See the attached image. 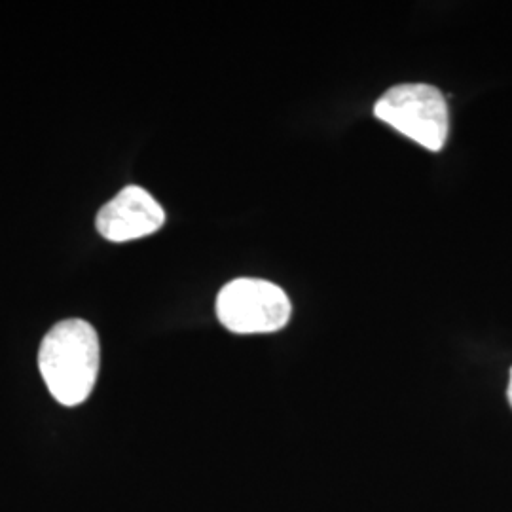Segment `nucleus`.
I'll list each match as a JSON object with an SVG mask.
<instances>
[{"label": "nucleus", "mask_w": 512, "mask_h": 512, "mask_svg": "<svg viewBox=\"0 0 512 512\" xmlns=\"http://www.w3.org/2000/svg\"><path fill=\"white\" fill-rule=\"evenodd\" d=\"M101 363L99 336L84 319L57 323L44 336L38 368L55 401L78 406L92 395Z\"/></svg>", "instance_id": "obj_1"}, {"label": "nucleus", "mask_w": 512, "mask_h": 512, "mask_svg": "<svg viewBox=\"0 0 512 512\" xmlns=\"http://www.w3.org/2000/svg\"><path fill=\"white\" fill-rule=\"evenodd\" d=\"M164 222V207L145 188L131 184L99 209L95 228L103 238L124 243L147 238L158 232Z\"/></svg>", "instance_id": "obj_4"}, {"label": "nucleus", "mask_w": 512, "mask_h": 512, "mask_svg": "<svg viewBox=\"0 0 512 512\" xmlns=\"http://www.w3.org/2000/svg\"><path fill=\"white\" fill-rule=\"evenodd\" d=\"M374 116L420 147L439 152L446 145L450 114L444 95L431 84H399L376 101Z\"/></svg>", "instance_id": "obj_2"}, {"label": "nucleus", "mask_w": 512, "mask_h": 512, "mask_svg": "<svg viewBox=\"0 0 512 512\" xmlns=\"http://www.w3.org/2000/svg\"><path fill=\"white\" fill-rule=\"evenodd\" d=\"M291 315L287 293L266 279L239 277L217 296V317L234 334H270L283 329Z\"/></svg>", "instance_id": "obj_3"}, {"label": "nucleus", "mask_w": 512, "mask_h": 512, "mask_svg": "<svg viewBox=\"0 0 512 512\" xmlns=\"http://www.w3.org/2000/svg\"><path fill=\"white\" fill-rule=\"evenodd\" d=\"M507 395H509V401H511V406H512V370H511V380H509V391H507Z\"/></svg>", "instance_id": "obj_5"}]
</instances>
